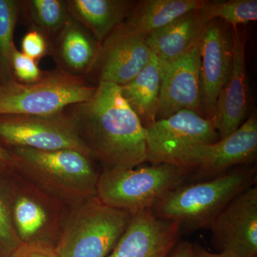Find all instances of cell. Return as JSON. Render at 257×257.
Here are the masks:
<instances>
[{
	"label": "cell",
	"mask_w": 257,
	"mask_h": 257,
	"mask_svg": "<svg viewBox=\"0 0 257 257\" xmlns=\"http://www.w3.org/2000/svg\"><path fill=\"white\" fill-rule=\"evenodd\" d=\"M233 62L231 72L221 89L213 125L219 139L227 138L246 121L249 105V87L246 67V37L238 28L231 29Z\"/></svg>",
	"instance_id": "2e32d148"
},
{
	"label": "cell",
	"mask_w": 257,
	"mask_h": 257,
	"mask_svg": "<svg viewBox=\"0 0 257 257\" xmlns=\"http://www.w3.org/2000/svg\"><path fill=\"white\" fill-rule=\"evenodd\" d=\"M201 42L177 60L159 63L161 89L157 121L182 109L204 116L200 91Z\"/></svg>",
	"instance_id": "4fadbf2b"
},
{
	"label": "cell",
	"mask_w": 257,
	"mask_h": 257,
	"mask_svg": "<svg viewBox=\"0 0 257 257\" xmlns=\"http://www.w3.org/2000/svg\"><path fill=\"white\" fill-rule=\"evenodd\" d=\"M202 0H145L136 3L124 21L118 25L121 31L145 40L152 32L192 10Z\"/></svg>",
	"instance_id": "d6986e66"
},
{
	"label": "cell",
	"mask_w": 257,
	"mask_h": 257,
	"mask_svg": "<svg viewBox=\"0 0 257 257\" xmlns=\"http://www.w3.org/2000/svg\"><path fill=\"white\" fill-rule=\"evenodd\" d=\"M15 166L14 157L11 152L0 145V167L12 168Z\"/></svg>",
	"instance_id": "4dcf8cb0"
},
{
	"label": "cell",
	"mask_w": 257,
	"mask_h": 257,
	"mask_svg": "<svg viewBox=\"0 0 257 257\" xmlns=\"http://www.w3.org/2000/svg\"><path fill=\"white\" fill-rule=\"evenodd\" d=\"M169 257H194L193 243L187 241H179Z\"/></svg>",
	"instance_id": "f1b7e54d"
},
{
	"label": "cell",
	"mask_w": 257,
	"mask_h": 257,
	"mask_svg": "<svg viewBox=\"0 0 257 257\" xmlns=\"http://www.w3.org/2000/svg\"><path fill=\"white\" fill-rule=\"evenodd\" d=\"M11 67L15 80L22 84L38 82L44 74L38 62L19 50L15 44L12 51Z\"/></svg>",
	"instance_id": "484cf974"
},
{
	"label": "cell",
	"mask_w": 257,
	"mask_h": 257,
	"mask_svg": "<svg viewBox=\"0 0 257 257\" xmlns=\"http://www.w3.org/2000/svg\"><path fill=\"white\" fill-rule=\"evenodd\" d=\"M256 166L231 169L211 180L179 186L150 210L161 219L177 222L181 231L209 229L235 197L256 184Z\"/></svg>",
	"instance_id": "7a4b0ae2"
},
{
	"label": "cell",
	"mask_w": 257,
	"mask_h": 257,
	"mask_svg": "<svg viewBox=\"0 0 257 257\" xmlns=\"http://www.w3.org/2000/svg\"><path fill=\"white\" fill-rule=\"evenodd\" d=\"M147 162L170 164L181 152L219 141L211 120L195 111L182 109L146 128Z\"/></svg>",
	"instance_id": "30bf717a"
},
{
	"label": "cell",
	"mask_w": 257,
	"mask_h": 257,
	"mask_svg": "<svg viewBox=\"0 0 257 257\" xmlns=\"http://www.w3.org/2000/svg\"><path fill=\"white\" fill-rule=\"evenodd\" d=\"M151 55L143 38L128 35L116 27L100 44L84 79L96 86L100 82L124 85L145 67Z\"/></svg>",
	"instance_id": "7c38bea8"
},
{
	"label": "cell",
	"mask_w": 257,
	"mask_h": 257,
	"mask_svg": "<svg viewBox=\"0 0 257 257\" xmlns=\"http://www.w3.org/2000/svg\"><path fill=\"white\" fill-rule=\"evenodd\" d=\"M12 218L24 245L56 249L70 206L47 192L15 167L5 169Z\"/></svg>",
	"instance_id": "277c9868"
},
{
	"label": "cell",
	"mask_w": 257,
	"mask_h": 257,
	"mask_svg": "<svg viewBox=\"0 0 257 257\" xmlns=\"http://www.w3.org/2000/svg\"><path fill=\"white\" fill-rule=\"evenodd\" d=\"M136 3L130 0H67L69 15L99 44L127 18Z\"/></svg>",
	"instance_id": "ffe728a7"
},
{
	"label": "cell",
	"mask_w": 257,
	"mask_h": 257,
	"mask_svg": "<svg viewBox=\"0 0 257 257\" xmlns=\"http://www.w3.org/2000/svg\"><path fill=\"white\" fill-rule=\"evenodd\" d=\"M257 156V113L253 110L234 133L214 143L187 149L170 164L183 167L198 182L224 175L231 169L252 165ZM189 176V177H190Z\"/></svg>",
	"instance_id": "ba28073f"
},
{
	"label": "cell",
	"mask_w": 257,
	"mask_h": 257,
	"mask_svg": "<svg viewBox=\"0 0 257 257\" xmlns=\"http://www.w3.org/2000/svg\"><path fill=\"white\" fill-rule=\"evenodd\" d=\"M206 25L198 9L192 10L152 32L145 42L159 63H168L185 55L202 41Z\"/></svg>",
	"instance_id": "ac0fdd59"
},
{
	"label": "cell",
	"mask_w": 257,
	"mask_h": 257,
	"mask_svg": "<svg viewBox=\"0 0 257 257\" xmlns=\"http://www.w3.org/2000/svg\"><path fill=\"white\" fill-rule=\"evenodd\" d=\"M20 51L39 62L44 57L49 56L50 41L40 32L28 30L22 40Z\"/></svg>",
	"instance_id": "4316f807"
},
{
	"label": "cell",
	"mask_w": 257,
	"mask_h": 257,
	"mask_svg": "<svg viewBox=\"0 0 257 257\" xmlns=\"http://www.w3.org/2000/svg\"><path fill=\"white\" fill-rule=\"evenodd\" d=\"M209 229L218 252L236 257H257V187L238 194L219 213Z\"/></svg>",
	"instance_id": "8fae6325"
},
{
	"label": "cell",
	"mask_w": 257,
	"mask_h": 257,
	"mask_svg": "<svg viewBox=\"0 0 257 257\" xmlns=\"http://www.w3.org/2000/svg\"><path fill=\"white\" fill-rule=\"evenodd\" d=\"M189 176L183 167L168 163L130 170H103L96 186V197L106 205L133 215L151 209Z\"/></svg>",
	"instance_id": "8992f818"
},
{
	"label": "cell",
	"mask_w": 257,
	"mask_h": 257,
	"mask_svg": "<svg viewBox=\"0 0 257 257\" xmlns=\"http://www.w3.org/2000/svg\"><path fill=\"white\" fill-rule=\"evenodd\" d=\"M181 228L150 209L132 216L127 228L107 257H169L179 242Z\"/></svg>",
	"instance_id": "9a60e30c"
},
{
	"label": "cell",
	"mask_w": 257,
	"mask_h": 257,
	"mask_svg": "<svg viewBox=\"0 0 257 257\" xmlns=\"http://www.w3.org/2000/svg\"><path fill=\"white\" fill-rule=\"evenodd\" d=\"M0 145L7 150H72L91 158L69 115L63 110L47 115L0 116Z\"/></svg>",
	"instance_id": "9c48e42d"
},
{
	"label": "cell",
	"mask_w": 257,
	"mask_h": 257,
	"mask_svg": "<svg viewBox=\"0 0 257 257\" xmlns=\"http://www.w3.org/2000/svg\"><path fill=\"white\" fill-rule=\"evenodd\" d=\"M69 16L67 0H20L19 20L49 41L62 30Z\"/></svg>",
	"instance_id": "7402d4cb"
},
{
	"label": "cell",
	"mask_w": 257,
	"mask_h": 257,
	"mask_svg": "<svg viewBox=\"0 0 257 257\" xmlns=\"http://www.w3.org/2000/svg\"><path fill=\"white\" fill-rule=\"evenodd\" d=\"M194 257H236L227 252L211 253L198 243H193Z\"/></svg>",
	"instance_id": "f546056e"
},
{
	"label": "cell",
	"mask_w": 257,
	"mask_h": 257,
	"mask_svg": "<svg viewBox=\"0 0 257 257\" xmlns=\"http://www.w3.org/2000/svg\"><path fill=\"white\" fill-rule=\"evenodd\" d=\"M13 257H58L56 250L35 245H23Z\"/></svg>",
	"instance_id": "83f0119b"
},
{
	"label": "cell",
	"mask_w": 257,
	"mask_h": 257,
	"mask_svg": "<svg viewBox=\"0 0 257 257\" xmlns=\"http://www.w3.org/2000/svg\"><path fill=\"white\" fill-rule=\"evenodd\" d=\"M20 0H0V84L14 80L11 55Z\"/></svg>",
	"instance_id": "cb8c5ba5"
},
{
	"label": "cell",
	"mask_w": 257,
	"mask_h": 257,
	"mask_svg": "<svg viewBox=\"0 0 257 257\" xmlns=\"http://www.w3.org/2000/svg\"><path fill=\"white\" fill-rule=\"evenodd\" d=\"M91 158L103 170H130L147 162V132L121 94L100 82L90 99L64 109Z\"/></svg>",
	"instance_id": "6da1fadb"
},
{
	"label": "cell",
	"mask_w": 257,
	"mask_h": 257,
	"mask_svg": "<svg viewBox=\"0 0 257 257\" xmlns=\"http://www.w3.org/2000/svg\"><path fill=\"white\" fill-rule=\"evenodd\" d=\"M96 87L84 77L57 68L44 71L42 78L32 84L14 79L0 84V116L55 114L90 99Z\"/></svg>",
	"instance_id": "52a82bcc"
},
{
	"label": "cell",
	"mask_w": 257,
	"mask_h": 257,
	"mask_svg": "<svg viewBox=\"0 0 257 257\" xmlns=\"http://www.w3.org/2000/svg\"><path fill=\"white\" fill-rule=\"evenodd\" d=\"M121 94L147 128L157 121L161 76L158 60L152 53L150 60L133 79L120 86Z\"/></svg>",
	"instance_id": "44dd1931"
},
{
	"label": "cell",
	"mask_w": 257,
	"mask_h": 257,
	"mask_svg": "<svg viewBox=\"0 0 257 257\" xmlns=\"http://www.w3.org/2000/svg\"><path fill=\"white\" fill-rule=\"evenodd\" d=\"M15 168L61 200L73 207L96 197L100 172L92 159L72 150H9Z\"/></svg>",
	"instance_id": "3957f363"
},
{
	"label": "cell",
	"mask_w": 257,
	"mask_h": 257,
	"mask_svg": "<svg viewBox=\"0 0 257 257\" xmlns=\"http://www.w3.org/2000/svg\"><path fill=\"white\" fill-rule=\"evenodd\" d=\"M203 23L207 24L216 19H221L231 28L245 25L257 20L256 0H229L206 1L202 0L198 8Z\"/></svg>",
	"instance_id": "603a6c76"
},
{
	"label": "cell",
	"mask_w": 257,
	"mask_h": 257,
	"mask_svg": "<svg viewBox=\"0 0 257 257\" xmlns=\"http://www.w3.org/2000/svg\"><path fill=\"white\" fill-rule=\"evenodd\" d=\"M233 62L231 30L217 20L206 25L201 42L200 91L203 115L212 121Z\"/></svg>",
	"instance_id": "5bb4252c"
},
{
	"label": "cell",
	"mask_w": 257,
	"mask_h": 257,
	"mask_svg": "<svg viewBox=\"0 0 257 257\" xmlns=\"http://www.w3.org/2000/svg\"><path fill=\"white\" fill-rule=\"evenodd\" d=\"M100 44L80 23L69 16L63 28L50 41L56 68L71 75L85 77L92 68Z\"/></svg>",
	"instance_id": "e0dca14e"
},
{
	"label": "cell",
	"mask_w": 257,
	"mask_h": 257,
	"mask_svg": "<svg viewBox=\"0 0 257 257\" xmlns=\"http://www.w3.org/2000/svg\"><path fill=\"white\" fill-rule=\"evenodd\" d=\"M5 169L0 167V257H13L23 244L13 224Z\"/></svg>",
	"instance_id": "d4e9b609"
},
{
	"label": "cell",
	"mask_w": 257,
	"mask_h": 257,
	"mask_svg": "<svg viewBox=\"0 0 257 257\" xmlns=\"http://www.w3.org/2000/svg\"><path fill=\"white\" fill-rule=\"evenodd\" d=\"M133 214L106 205L96 197L70 210L56 247L58 257H107L130 224Z\"/></svg>",
	"instance_id": "5b68a950"
}]
</instances>
